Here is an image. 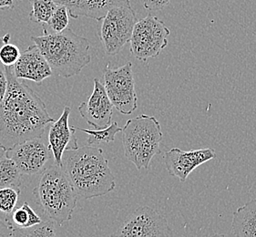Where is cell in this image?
Masks as SVG:
<instances>
[{
  "label": "cell",
  "instance_id": "22",
  "mask_svg": "<svg viewBox=\"0 0 256 237\" xmlns=\"http://www.w3.org/2000/svg\"><path fill=\"white\" fill-rule=\"evenodd\" d=\"M68 18H70V14L67 8L65 6L58 5L50 20L44 25H46L50 30V31H48V33H60L68 28V23H70Z\"/></svg>",
  "mask_w": 256,
  "mask_h": 237
},
{
  "label": "cell",
  "instance_id": "13",
  "mask_svg": "<svg viewBox=\"0 0 256 237\" xmlns=\"http://www.w3.org/2000/svg\"><path fill=\"white\" fill-rule=\"evenodd\" d=\"M70 108L66 106L60 118L50 124L48 148L53 154L54 164L58 166H62V156L65 150L78 147L75 136L77 129L70 124Z\"/></svg>",
  "mask_w": 256,
  "mask_h": 237
},
{
  "label": "cell",
  "instance_id": "29",
  "mask_svg": "<svg viewBox=\"0 0 256 237\" xmlns=\"http://www.w3.org/2000/svg\"><path fill=\"white\" fill-rule=\"evenodd\" d=\"M6 150L0 146V159H2L5 156Z\"/></svg>",
  "mask_w": 256,
  "mask_h": 237
},
{
  "label": "cell",
  "instance_id": "12",
  "mask_svg": "<svg viewBox=\"0 0 256 237\" xmlns=\"http://www.w3.org/2000/svg\"><path fill=\"white\" fill-rule=\"evenodd\" d=\"M113 105L106 93L104 85L94 78L93 92L86 102L78 106V112L88 125L95 129H102L112 124Z\"/></svg>",
  "mask_w": 256,
  "mask_h": 237
},
{
  "label": "cell",
  "instance_id": "19",
  "mask_svg": "<svg viewBox=\"0 0 256 237\" xmlns=\"http://www.w3.org/2000/svg\"><path fill=\"white\" fill-rule=\"evenodd\" d=\"M10 237H58L55 222L50 220L28 228H13Z\"/></svg>",
  "mask_w": 256,
  "mask_h": 237
},
{
  "label": "cell",
  "instance_id": "25",
  "mask_svg": "<svg viewBox=\"0 0 256 237\" xmlns=\"http://www.w3.org/2000/svg\"><path fill=\"white\" fill-rule=\"evenodd\" d=\"M172 0H144V8L148 11H160L169 5Z\"/></svg>",
  "mask_w": 256,
  "mask_h": 237
},
{
  "label": "cell",
  "instance_id": "31",
  "mask_svg": "<svg viewBox=\"0 0 256 237\" xmlns=\"http://www.w3.org/2000/svg\"><path fill=\"white\" fill-rule=\"evenodd\" d=\"M4 44V42H3V40H2V38H0V48L1 46Z\"/></svg>",
  "mask_w": 256,
  "mask_h": 237
},
{
  "label": "cell",
  "instance_id": "21",
  "mask_svg": "<svg viewBox=\"0 0 256 237\" xmlns=\"http://www.w3.org/2000/svg\"><path fill=\"white\" fill-rule=\"evenodd\" d=\"M32 10L30 13V20L34 23L46 24L52 18L58 5L54 0H30Z\"/></svg>",
  "mask_w": 256,
  "mask_h": 237
},
{
  "label": "cell",
  "instance_id": "15",
  "mask_svg": "<svg viewBox=\"0 0 256 237\" xmlns=\"http://www.w3.org/2000/svg\"><path fill=\"white\" fill-rule=\"evenodd\" d=\"M56 5L65 6L72 18L87 16L100 21L114 8L130 5V0H54Z\"/></svg>",
  "mask_w": 256,
  "mask_h": 237
},
{
  "label": "cell",
  "instance_id": "4",
  "mask_svg": "<svg viewBox=\"0 0 256 237\" xmlns=\"http://www.w3.org/2000/svg\"><path fill=\"white\" fill-rule=\"evenodd\" d=\"M33 194L48 219L58 226L72 220L78 196L62 166L53 164L48 168Z\"/></svg>",
  "mask_w": 256,
  "mask_h": 237
},
{
  "label": "cell",
  "instance_id": "14",
  "mask_svg": "<svg viewBox=\"0 0 256 237\" xmlns=\"http://www.w3.org/2000/svg\"><path fill=\"white\" fill-rule=\"evenodd\" d=\"M13 72L18 80L36 83L42 82L53 74L46 58L35 44L21 53L20 57L13 66Z\"/></svg>",
  "mask_w": 256,
  "mask_h": 237
},
{
  "label": "cell",
  "instance_id": "6",
  "mask_svg": "<svg viewBox=\"0 0 256 237\" xmlns=\"http://www.w3.org/2000/svg\"><path fill=\"white\" fill-rule=\"evenodd\" d=\"M170 30L155 16L148 14L137 21L130 38V53L138 60L158 57L168 45Z\"/></svg>",
  "mask_w": 256,
  "mask_h": 237
},
{
  "label": "cell",
  "instance_id": "28",
  "mask_svg": "<svg viewBox=\"0 0 256 237\" xmlns=\"http://www.w3.org/2000/svg\"><path fill=\"white\" fill-rule=\"evenodd\" d=\"M14 8L13 0H0V11L14 10Z\"/></svg>",
  "mask_w": 256,
  "mask_h": 237
},
{
  "label": "cell",
  "instance_id": "30",
  "mask_svg": "<svg viewBox=\"0 0 256 237\" xmlns=\"http://www.w3.org/2000/svg\"><path fill=\"white\" fill-rule=\"evenodd\" d=\"M210 237H226L224 234H214L212 236Z\"/></svg>",
  "mask_w": 256,
  "mask_h": 237
},
{
  "label": "cell",
  "instance_id": "2",
  "mask_svg": "<svg viewBox=\"0 0 256 237\" xmlns=\"http://www.w3.org/2000/svg\"><path fill=\"white\" fill-rule=\"evenodd\" d=\"M62 168L78 199L86 200L105 196L116 187L108 160L102 149L95 146L87 145L65 150Z\"/></svg>",
  "mask_w": 256,
  "mask_h": 237
},
{
  "label": "cell",
  "instance_id": "20",
  "mask_svg": "<svg viewBox=\"0 0 256 237\" xmlns=\"http://www.w3.org/2000/svg\"><path fill=\"white\" fill-rule=\"evenodd\" d=\"M78 130H82L83 132L88 135V145H98L100 144H108L115 140L116 134L122 132V129L118 127V124L116 122H112V124L102 129L87 130L78 128Z\"/></svg>",
  "mask_w": 256,
  "mask_h": 237
},
{
  "label": "cell",
  "instance_id": "26",
  "mask_svg": "<svg viewBox=\"0 0 256 237\" xmlns=\"http://www.w3.org/2000/svg\"><path fill=\"white\" fill-rule=\"evenodd\" d=\"M8 88V78L6 76L4 66L0 67V104L3 102Z\"/></svg>",
  "mask_w": 256,
  "mask_h": 237
},
{
  "label": "cell",
  "instance_id": "24",
  "mask_svg": "<svg viewBox=\"0 0 256 237\" xmlns=\"http://www.w3.org/2000/svg\"><path fill=\"white\" fill-rule=\"evenodd\" d=\"M20 54V48L14 44H3L0 48V63L5 67L14 66Z\"/></svg>",
  "mask_w": 256,
  "mask_h": 237
},
{
  "label": "cell",
  "instance_id": "8",
  "mask_svg": "<svg viewBox=\"0 0 256 237\" xmlns=\"http://www.w3.org/2000/svg\"><path fill=\"white\" fill-rule=\"evenodd\" d=\"M137 16L132 6L112 8L100 20V38L105 52L110 56L118 54L132 38Z\"/></svg>",
  "mask_w": 256,
  "mask_h": 237
},
{
  "label": "cell",
  "instance_id": "16",
  "mask_svg": "<svg viewBox=\"0 0 256 237\" xmlns=\"http://www.w3.org/2000/svg\"><path fill=\"white\" fill-rule=\"evenodd\" d=\"M232 229L236 237H256V199L234 212Z\"/></svg>",
  "mask_w": 256,
  "mask_h": 237
},
{
  "label": "cell",
  "instance_id": "10",
  "mask_svg": "<svg viewBox=\"0 0 256 237\" xmlns=\"http://www.w3.org/2000/svg\"><path fill=\"white\" fill-rule=\"evenodd\" d=\"M6 157L15 162L23 176H38L54 164V158L48 145L41 140H28L6 150Z\"/></svg>",
  "mask_w": 256,
  "mask_h": 237
},
{
  "label": "cell",
  "instance_id": "9",
  "mask_svg": "<svg viewBox=\"0 0 256 237\" xmlns=\"http://www.w3.org/2000/svg\"><path fill=\"white\" fill-rule=\"evenodd\" d=\"M110 237H174L169 222L159 212L140 206L132 212Z\"/></svg>",
  "mask_w": 256,
  "mask_h": 237
},
{
  "label": "cell",
  "instance_id": "17",
  "mask_svg": "<svg viewBox=\"0 0 256 237\" xmlns=\"http://www.w3.org/2000/svg\"><path fill=\"white\" fill-rule=\"evenodd\" d=\"M5 221L11 229L28 228L43 222L41 217L26 202L20 207L15 208L10 214H6Z\"/></svg>",
  "mask_w": 256,
  "mask_h": 237
},
{
  "label": "cell",
  "instance_id": "18",
  "mask_svg": "<svg viewBox=\"0 0 256 237\" xmlns=\"http://www.w3.org/2000/svg\"><path fill=\"white\" fill-rule=\"evenodd\" d=\"M22 174L13 160L4 156L0 159V188L13 187L20 189Z\"/></svg>",
  "mask_w": 256,
  "mask_h": 237
},
{
  "label": "cell",
  "instance_id": "11",
  "mask_svg": "<svg viewBox=\"0 0 256 237\" xmlns=\"http://www.w3.org/2000/svg\"><path fill=\"white\" fill-rule=\"evenodd\" d=\"M216 157V150L210 148L188 152L174 148L165 154L164 160L170 176L179 178L180 182H185L192 170Z\"/></svg>",
  "mask_w": 256,
  "mask_h": 237
},
{
  "label": "cell",
  "instance_id": "5",
  "mask_svg": "<svg viewBox=\"0 0 256 237\" xmlns=\"http://www.w3.org/2000/svg\"><path fill=\"white\" fill-rule=\"evenodd\" d=\"M122 132L124 155L138 170L148 168L154 156L162 152V126L154 116L142 114L128 120Z\"/></svg>",
  "mask_w": 256,
  "mask_h": 237
},
{
  "label": "cell",
  "instance_id": "3",
  "mask_svg": "<svg viewBox=\"0 0 256 237\" xmlns=\"http://www.w3.org/2000/svg\"><path fill=\"white\" fill-rule=\"evenodd\" d=\"M43 32L42 36H32L31 40L46 58L53 74L73 77L92 62L90 46L86 38L75 34L70 28L60 33Z\"/></svg>",
  "mask_w": 256,
  "mask_h": 237
},
{
  "label": "cell",
  "instance_id": "1",
  "mask_svg": "<svg viewBox=\"0 0 256 237\" xmlns=\"http://www.w3.org/2000/svg\"><path fill=\"white\" fill-rule=\"evenodd\" d=\"M8 88L0 104V146L5 150L41 138L54 118L38 93L16 78L13 66L5 67Z\"/></svg>",
  "mask_w": 256,
  "mask_h": 237
},
{
  "label": "cell",
  "instance_id": "27",
  "mask_svg": "<svg viewBox=\"0 0 256 237\" xmlns=\"http://www.w3.org/2000/svg\"><path fill=\"white\" fill-rule=\"evenodd\" d=\"M12 229L6 222V221L0 220V237H10Z\"/></svg>",
  "mask_w": 256,
  "mask_h": 237
},
{
  "label": "cell",
  "instance_id": "7",
  "mask_svg": "<svg viewBox=\"0 0 256 237\" xmlns=\"http://www.w3.org/2000/svg\"><path fill=\"white\" fill-rule=\"evenodd\" d=\"M104 88L113 107L124 115L134 114L138 108V97L135 92L132 63L116 68L107 64L104 70Z\"/></svg>",
  "mask_w": 256,
  "mask_h": 237
},
{
  "label": "cell",
  "instance_id": "23",
  "mask_svg": "<svg viewBox=\"0 0 256 237\" xmlns=\"http://www.w3.org/2000/svg\"><path fill=\"white\" fill-rule=\"evenodd\" d=\"M20 196V189L13 187L0 188V212L10 214L15 209Z\"/></svg>",
  "mask_w": 256,
  "mask_h": 237
}]
</instances>
